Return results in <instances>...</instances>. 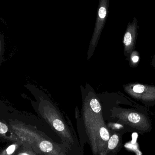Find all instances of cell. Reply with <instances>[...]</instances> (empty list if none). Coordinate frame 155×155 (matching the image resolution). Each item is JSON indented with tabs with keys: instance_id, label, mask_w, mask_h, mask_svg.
Returning <instances> with one entry per match:
<instances>
[{
	"instance_id": "9a60e30c",
	"label": "cell",
	"mask_w": 155,
	"mask_h": 155,
	"mask_svg": "<svg viewBox=\"0 0 155 155\" xmlns=\"http://www.w3.org/2000/svg\"><path fill=\"white\" fill-rule=\"evenodd\" d=\"M151 64L153 67L155 68V54L153 57V59H152V62H151Z\"/></svg>"
},
{
	"instance_id": "7c38bea8",
	"label": "cell",
	"mask_w": 155,
	"mask_h": 155,
	"mask_svg": "<svg viewBox=\"0 0 155 155\" xmlns=\"http://www.w3.org/2000/svg\"><path fill=\"white\" fill-rule=\"evenodd\" d=\"M100 135L102 139L104 141H108L110 138V135L108 130L104 127H102L100 129Z\"/></svg>"
},
{
	"instance_id": "52a82bcc",
	"label": "cell",
	"mask_w": 155,
	"mask_h": 155,
	"mask_svg": "<svg viewBox=\"0 0 155 155\" xmlns=\"http://www.w3.org/2000/svg\"><path fill=\"white\" fill-rule=\"evenodd\" d=\"M128 60H129V64L131 67H136L137 66L140 60L138 52L134 50L129 55Z\"/></svg>"
},
{
	"instance_id": "9c48e42d",
	"label": "cell",
	"mask_w": 155,
	"mask_h": 155,
	"mask_svg": "<svg viewBox=\"0 0 155 155\" xmlns=\"http://www.w3.org/2000/svg\"><path fill=\"white\" fill-rule=\"evenodd\" d=\"M39 148L42 152L49 153L52 150V144L49 141H43L40 143Z\"/></svg>"
},
{
	"instance_id": "8fae6325",
	"label": "cell",
	"mask_w": 155,
	"mask_h": 155,
	"mask_svg": "<svg viewBox=\"0 0 155 155\" xmlns=\"http://www.w3.org/2000/svg\"><path fill=\"white\" fill-rule=\"evenodd\" d=\"M5 51V39L3 35L0 32V65L4 61Z\"/></svg>"
},
{
	"instance_id": "7a4b0ae2",
	"label": "cell",
	"mask_w": 155,
	"mask_h": 155,
	"mask_svg": "<svg viewBox=\"0 0 155 155\" xmlns=\"http://www.w3.org/2000/svg\"><path fill=\"white\" fill-rule=\"evenodd\" d=\"M126 93L147 106L155 105V86L141 83H131L124 86Z\"/></svg>"
},
{
	"instance_id": "6da1fadb",
	"label": "cell",
	"mask_w": 155,
	"mask_h": 155,
	"mask_svg": "<svg viewBox=\"0 0 155 155\" xmlns=\"http://www.w3.org/2000/svg\"><path fill=\"white\" fill-rule=\"evenodd\" d=\"M116 111V116L122 123L130 127L131 130L141 134L152 131V122L147 113L133 108H118Z\"/></svg>"
},
{
	"instance_id": "277c9868",
	"label": "cell",
	"mask_w": 155,
	"mask_h": 155,
	"mask_svg": "<svg viewBox=\"0 0 155 155\" xmlns=\"http://www.w3.org/2000/svg\"><path fill=\"white\" fill-rule=\"evenodd\" d=\"M138 21L135 16L133 21L128 23L123 39L124 53L127 60L131 53L134 50L138 35Z\"/></svg>"
},
{
	"instance_id": "5b68a950",
	"label": "cell",
	"mask_w": 155,
	"mask_h": 155,
	"mask_svg": "<svg viewBox=\"0 0 155 155\" xmlns=\"http://www.w3.org/2000/svg\"><path fill=\"white\" fill-rule=\"evenodd\" d=\"M12 107L10 106L7 108H0V136L2 137H3V136H8L7 134L15 136L11 130L8 123L9 110Z\"/></svg>"
},
{
	"instance_id": "8992f818",
	"label": "cell",
	"mask_w": 155,
	"mask_h": 155,
	"mask_svg": "<svg viewBox=\"0 0 155 155\" xmlns=\"http://www.w3.org/2000/svg\"><path fill=\"white\" fill-rule=\"evenodd\" d=\"M21 146V142L20 140L15 141L5 148H1L0 155H13Z\"/></svg>"
},
{
	"instance_id": "4fadbf2b",
	"label": "cell",
	"mask_w": 155,
	"mask_h": 155,
	"mask_svg": "<svg viewBox=\"0 0 155 155\" xmlns=\"http://www.w3.org/2000/svg\"><path fill=\"white\" fill-rule=\"evenodd\" d=\"M21 148L20 147L13 155H31L27 151H25L22 148Z\"/></svg>"
},
{
	"instance_id": "30bf717a",
	"label": "cell",
	"mask_w": 155,
	"mask_h": 155,
	"mask_svg": "<svg viewBox=\"0 0 155 155\" xmlns=\"http://www.w3.org/2000/svg\"><path fill=\"white\" fill-rule=\"evenodd\" d=\"M90 107L91 110L95 113L101 112V106L99 102L96 98H92L90 101Z\"/></svg>"
},
{
	"instance_id": "3957f363",
	"label": "cell",
	"mask_w": 155,
	"mask_h": 155,
	"mask_svg": "<svg viewBox=\"0 0 155 155\" xmlns=\"http://www.w3.org/2000/svg\"><path fill=\"white\" fill-rule=\"evenodd\" d=\"M109 0H99L97 15L94 33L90 42L88 53V59L90 58L96 47L100 35L104 26L108 12Z\"/></svg>"
},
{
	"instance_id": "5bb4252c",
	"label": "cell",
	"mask_w": 155,
	"mask_h": 155,
	"mask_svg": "<svg viewBox=\"0 0 155 155\" xmlns=\"http://www.w3.org/2000/svg\"><path fill=\"white\" fill-rule=\"evenodd\" d=\"M10 106L6 104L2 99H0V108H7Z\"/></svg>"
},
{
	"instance_id": "ba28073f",
	"label": "cell",
	"mask_w": 155,
	"mask_h": 155,
	"mask_svg": "<svg viewBox=\"0 0 155 155\" xmlns=\"http://www.w3.org/2000/svg\"><path fill=\"white\" fill-rule=\"evenodd\" d=\"M120 143V137L118 134L113 135L108 140V147L110 150H114L116 148Z\"/></svg>"
}]
</instances>
